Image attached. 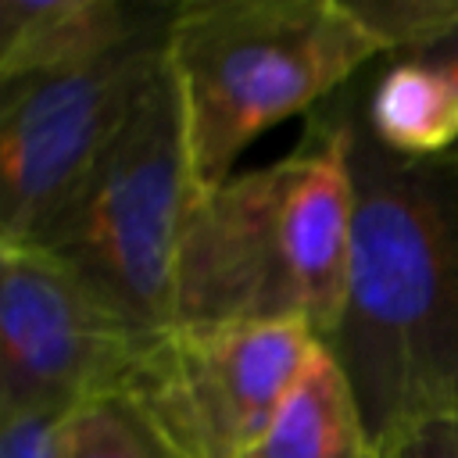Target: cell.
Listing matches in <instances>:
<instances>
[{
  "instance_id": "1",
  "label": "cell",
  "mask_w": 458,
  "mask_h": 458,
  "mask_svg": "<svg viewBox=\"0 0 458 458\" xmlns=\"http://www.w3.org/2000/svg\"><path fill=\"white\" fill-rule=\"evenodd\" d=\"M351 161L347 283L322 347L379 454L415 422L458 415V165L383 150L358 79L329 97Z\"/></svg>"
},
{
  "instance_id": "2",
  "label": "cell",
  "mask_w": 458,
  "mask_h": 458,
  "mask_svg": "<svg viewBox=\"0 0 458 458\" xmlns=\"http://www.w3.org/2000/svg\"><path fill=\"white\" fill-rule=\"evenodd\" d=\"M354 182L340 118L322 100L301 143L193 197L175 258V326H336Z\"/></svg>"
},
{
  "instance_id": "3",
  "label": "cell",
  "mask_w": 458,
  "mask_h": 458,
  "mask_svg": "<svg viewBox=\"0 0 458 458\" xmlns=\"http://www.w3.org/2000/svg\"><path fill=\"white\" fill-rule=\"evenodd\" d=\"M165 57L204 193L254 136L315 111L383 54L347 0H193L172 7Z\"/></svg>"
},
{
  "instance_id": "4",
  "label": "cell",
  "mask_w": 458,
  "mask_h": 458,
  "mask_svg": "<svg viewBox=\"0 0 458 458\" xmlns=\"http://www.w3.org/2000/svg\"><path fill=\"white\" fill-rule=\"evenodd\" d=\"M193 197L182 97L165 57L36 247L150 340L175 326V258Z\"/></svg>"
},
{
  "instance_id": "5",
  "label": "cell",
  "mask_w": 458,
  "mask_h": 458,
  "mask_svg": "<svg viewBox=\"0 0 458 458\" xmlns=\"http://www.w3.org/2000/svg\"><path fill=\"white\" fill-rule=\"evenodd\" d=\"M322 351L308 326H172L122 386L172 458H247Z\"/></svg>"
},
{
  "instance_id": "6",
  "label": "cell",
  "mask_w": 458,
  "mask_h": 458,
  "mask_svg": "<svg viewBox=\"0 0 458 458\" xmlns=\"http://www.w3.org/2000/svg\"><path fill=\"white\" fill-rule=\"evenodd\" d=\"M168 21L97 61L0 82V247L36 243L86 179L165 64Z\"/></svg>"
},
{
  "instance_id": "7",
  "label": "cell",
  "mask_w": 458,
  "mask_h": 458,
  "mask_svg": "<svg viewBox=\"0 0 458 458\" xmlns=\"http://www.w3.org/2000/svg\"><path fill=\"white\" fill-rule=\"evenodd\" d=\"M143 344L54 254L0 247V411L68 415L111 397Z\"/></svg>"
},
{
  "instance_id": "8",
  "label": "cell",
  "mask_w": 458,
  "mask_h": 458,
  "mask_svg": "<svg viewBox=\"0 0 458 458\" xmlns=\"http://www.w3.org/2000/svg\"><path fill=\"white\" fill-rule=\"evenodd\" d=\"M168 18L172 7L122 0H0V82L97 61Z\"/></svg>"
},
{
  "instance_id": "9",
  "label": "cell",
  "mask_w": 458,
  "mask_h": 458,
  "mask_svg": "<svg viewBox=\"0 0 458 458\" xmlns=\"http://www.w3.org/2000/svg\"><path fill=\"white\" fill-rule=\"evenodd\" d=\"M358 111L372 140L411 161L458 154V75L433 57H379L358 75Z\"/></svg>"
},
{
  "instance_id": "10",
  "label": "cell",
  "mask_w": 458,
  "mask_h": 458,
  "mask_svg": "<svg viewBox=\"0 0 458 458\" xmlns=\"http://www.w3.org/2000/svg\"><path fill=\"white\" fill-rule=\"evenodd\" d=\"M247 458H383L326 347Z\"/></svg>"
},
{
  "instance_id": "11",
  "label": "cell",
  "mask_w": 458,
  "mask_h": 458,
  "mask_svg": "<svg viewBox=\"0 0 458 458\" xmlns=\"http://www.w3.org/2000/svg\"><path fill=\"white\" fill-rule=\"evenodd\" d=\"M54 458H172L136 408L111 394L61 415Z\"/></svg>"
},
{
  "instance_id": "12",
  "label": "cell",
  "mask_w": 458,
  "mask_h": 458,
  "mask_svg": "<svg viewBox=\"0 0 458 458\" xmlns=\"http://www.w3.org/2000/svg\"><path fill=\"white\" fill-rule=\"evenodd\" d=\"M383 57L422 54L458 29V0H347Z\"/></svg>"
},
{
  "instance_id": "13",
  "label": "cell",
  "mask_w": 458,
  "mask_h": 458,
  "mask_svg": "<svg viewBox=\"0 0 458 458\" xmlns=\"http://www.w3.org/2000/svg\"><path fill=\"white\" fill-rule=\"evenodd\" d=\"M61 415L0 411V458H54Z\"/></svg>"
},
{
  "instance_id": "14",
  "label": "cell",
  "mask_w": 458,
  "mask_h": 458,
  "mask_svg": "<svg viewBox=\"0 0 458 458\" xmlns=\"http://www.w3.org/2000/svg\"><path fill=\"white\" fill-rule=\"evenodd\" d=\"M383 458H458V415H433L404 429Z\"/></svg>"
},
{
  "instance_id": "15",
  "label": "cell",
  "mask_w": 458,
  "mask_h": 458,
  "mask_svg": "<svg viewBox=\"0 0 458 458\" xmlns=\"http://www.w3.org/2000/svg\"><path fill=\"white\" fill-rule=\"evenodd\" d=\"M422 57H433V61H440L444 68H451L454 75H458V29L447 36V39H440L437 47H429V50H422ZM451 165H458V154L451 157Z\"/></svg>"
}]
</instances>
